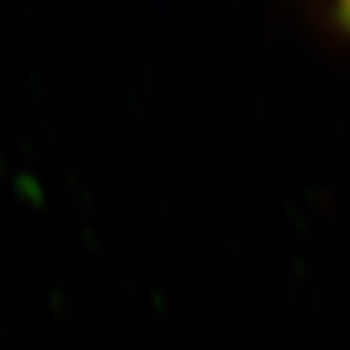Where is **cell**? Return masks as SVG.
<instances>
[{
  "mask_svg": "<svg viewBox=\"0 0 350 350\" xmlns=\"http://www.w3.org/2000/svg\"><path fill=\"white\" fill-rule=\"evenodd\" d=\"M338 9H342V21H345L347 29H350V0H342V3H338Z\"/></svg>",
  "mask_w": 350,
  "mask_h": 350,
  "instance_id": "obj_1",
  "label": "cell"
}]
</instances>
